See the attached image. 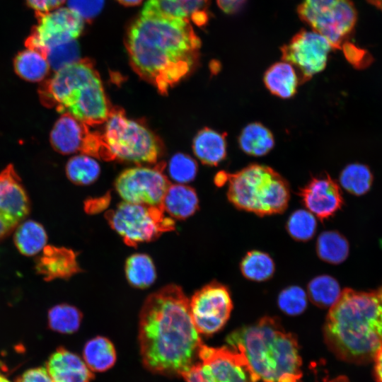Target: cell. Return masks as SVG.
Masks as SVG:
<instances>
[{
    "instance_id": "obj_1",
    "label": "cell",
    "mask_w": 382,
    "mask_h": 382,
    "mask_svg": "<svg viewBox=\"0 0 382 382\" xmlns=\"http://www.w3.org/2000/svg\"><path fill=\"white\" fill-rule=\"evenodd\" d=\"M125 46L134 71L165 93L192 71L201 42L189 20L142 8Z\"/></svg>"
},
{
    "instance_id": "obj_2",
    "label": "cell",
    "mask_w": 382,
    "mask_h": 382,
    "mask_svg": "<svg viewBox=\"0 0 382 382\" xmlns=\"http://www.w3.org/2000/svg\"><path fill=\"white\" fill-rule=\"evenodd\" d=\"M139 341L143 362L151 371L182 376L195 362L202 343L180 286L168 285L146 299Z\"/></svg>"
},
{
    "instance_id": "obj_3",
    "label": "cell",
    "mask_w": 382,
    "mask_h": 382,
    "mask_svg": "<svg viewBox=\"0 0 382 382\" xmlns=\"http://www.w3.org/2000/svg\"><path fill=\"white\" fill-rule=\"evenodd\" d=\"M323 335L340 359L357 364L373 360L382 346V301L378 292L343 290L330 308Z\"/></svg>"
},
{
    "instance_id": "obj_4",
    "label": "cell",
    "mask_w": 382,
    "mask_h": 382,
    "mask_svg": "<svg viewBox=\"0 0 382 382\" xmlns=\"http://www.w3.org/2000/svg\"><path fill=\"white\" fill-rule=\"evenodd\" d=\"M226 342L245 358L253 382H301L297 340L277 318L265 316L237 329Z\"/></svg>"
},
{
    "instance_id": "obj_5",
    "label": "cell",
    "mask_w": 382,
    "mask_h": 382,
    "mask_svg": "<svg viewBox=\"0 0 382 382\" xmlns=\"http://www.w3.org/2000/svg\"><path fill=\"white\" fill-rule=\"evenodd\" d=\"M41 103L67 112L86 125L105 122L108 102L98 72L86 59L55 71L39 89Z\"/></svg>"
},
{
    "instance_id": "obj_6",
    "label": "cell",
    "mask_w": 382,
    "mask_h": 382,
    "mask_svg": "<svg viewBox=\"0 0 382 382\" xmlns=\"http://www.w3.org/2000/svg\"><path fill=\"white\" fill-rule=\"evenodd\" d=\"M228 200L238 209L258 216L280 214L288 206L287 182L272 168L259 164L248 166L228 175Z\"/></svg>"
},
{
    "instance_id": "obj_7",
    "label": "cell",
    "mask_w": 382,
    "mask_h": 382,
    "mask_svg": "<svg viewBox=\"0 0 382 382\" xmlns=\"http://www.w3.org/2000/svg\"><path fill=\"white\" fill-rule=\"evenodd\" d=\"M100 139V152L108 158L137 163L156 161L161 152L157 137L144 125L128 118L120 109H110Z\"/></svg>"
},
{
    "instance_id": "obj_8",
    "label": "cell",
    "mask_w": 382,
    "mask_h": 382,
    "mask_svg": "<svg viewBox=\"0 0 382 382\" xmlns=\"http://www.w3.org/2000/svg\"><path fill=\"white\" fill-rule=\"evenodd\" d=\"M110 226L129 246L149 242L173 231L175 223L162 207L123 202L106 214Z\"/></svg>"
},
{
    "instance_id": "obj_9",
    "label": "cell",
    "mask_w": 382,
    "mask_h": 382,
    "mask_svg": "<svg viewBox=\"0 0 382 382\" xmlns=\"http://www.w3.org/2000/svg\"><path fill=\"white\" fill-rule=\"evenodd\" d=\"M300 18L323 36L332 48H345L357 13L350 0H304L298 7Z\"/></svg>"
},
{
    "instance_id": "obj_10",
    "label": "cell",
    "mask_w": 382,
    "mask_h": 382,
    "mask_svg": "<svg viewBox=\"0 0 382 382\" xmlns=\"http://www.w3.org/2000/svg\"><path fill=\"white\" fill-rule=\"evenodd\" d=\"M197 358L183 374L185 382H253L245 358L232 348L202 344Z\"/></svg>"
},
{
    "instance_id": "obj_11",
    "label": "cell",
    "mask_w": 382,
    "mask_h": 382,
    "mask_svg": "<svg viewBox=\"0 0 382 382\" xmlns=\"http://www.w3.org/2000/svg\"><path fill=\"white\" fill-rule=\"evenodd\" d=\"M36 16L37 24L27 38L25 45L45 57L52 47L76 40L84 27V20L68 7L36 13Z\"/></svg>"
},
{
    "instance_id": "obj_12",
    "label": "cell",
    "mask_w": 382,
    "mask_h": 382,
    "mask_svg": "<svg viewBox=\"0 0 382 382\" xmlns=\"http://www.w3.org/2000/svg\"><path fill=\"white\" fill-rule=\"evenodd\" d=\"M194 325L200 334L212 335L221 329L228 321L233 303L228 288L212 282L196 291L189 301Z\"/></svg>"
},
{
    "instance_id": "obj_13",
    "label": "cell",
    "mask_w": 382,
    "mask_h": 382,
    "mask_svg": "<svg viewBox=\"0 0 382 382\" xmlns=\"http://www.w3.org/2000/svg\"><path fill=\"white\" fill-rule=\"evenodd\" d=\"M170 184L158 168L133 167L122 171L115 186L124 202L162 207Z\"/></svg>"
},
{
    "instance_id": "obj_14",
    "label": "cell",
    "mask_w": 382,
    "mask_h": 382,
    "mask_svg": "<svg viewBox=\"0 0 382 382\" xmlns=\"http://www.w3.org/2000/svg\"><path fill=\"white\" fill-rule=\"evenodd\" d=\"M332 49L319 33L302 30L282 47V58L294 67L299 81L303 83L325 69Z\"/></svg>"
},
{
    "instance_id": "obj_15",
    "label": "cell",
    "mask_w": 382,
    "mask_h": 382,
    "mask_svg": "<svg viewBox=\"0 0 382 382\" xmlns=\"http://www.w3.org/2000/svg\"><path fill=\"white\" fill-rule=\"evenodd\" d=\"M30 203L12 165L0 172V239L7 236L28 214Z\"/></svg>"
},
{
    "instance_id": "obj_16",
    "label": "cell",
    "mask_w": 382,
    "mask_h": 382,
    "mask_svg": "<svg viewBox=\"0 0 382 382\" xmlns=\"http://www.w3.org/2000/svg\"><path fill=\"white\" fill-rule=\"evenodd\" d=\"M50 142L55 151L63 154L100 153L101 147L100 135L91 134L86 124L67 112H64L53 126Z\"/></svg>"
},
{
    "instance_id": "obj_17",
    "label": "cell",
    "mask_w": 382,
    "mask_h": 382,
    "mask_svg": "<svg viewBox=\"0 0 382 382\" xmlns=\"http://www.w3.org/2000/svg\"><path fill=\"white\" fill-rule=\"evenodd\" d=\"M299 194L307 209L321 220L332 216L343 203L338 185L329 175L313 178Z\"/></svg>"
},
{
    "instance_id": "obj_18",
    "label": "cell",
    "mask_w": 382,
    "mask_h": 382,
    "mask_svg": "<svg viewBox=\"0 0 382 382\" xmlns=\"http://www.w3.org/2000/svg\"><path fill=\"white\" fill-rule=\"evenodd\" d=\"M45 367L53 382H91L93 377L84 360L63 347L51 354Z\"/></svg>"
},
{
    "instance_id": "obj_19",
    "label": "cell",
    "mask_w": 382,
    "mask_h": 382,
    "mask_svg": "<svg viewBox=\"0 0 382 382\" xmlns=\"http://www.w3.org/2000/svg\"><path fill=\"white\" fill-rule=\"evenodd\" d=\"M35 270L45 280L69 278L79 271L74 251L46 245L35 261Z\"/></svg>"
},
{
    "instance_id": "obj_20",
    "label": "cell",
    "mask_w": 382,
    "mask_h": 382,
    "mask_svg": "<svg viewBox=\"0 0 382 382\" xmlns=\"http://www.w3.org/2000/svg\"><path fill=\"white\" fill-rule=\"evenodd\" d=\"M208 1L209 0H146L143 8L187 19L197 25H202L208 19Z\"/></svg>"
},
{
    "instance_id": "obj_21",
    "label": "cell",
    "mask_w": 382,
    "mask_h": 382,
    "mask_svg": "<svg viewBox=\"0 0 382 382\" xmlns=\"http://www.w3.org/2000/svg\"><path fill=\"white\" fill-rule=\"evenodd\" d=\"M192 149L196 157L203 163L217 165L226 155L225 136L214 129L204 128L194 137Z\"/></svg>"
},
{
    "instance_id": "obj_22",
    "label": "cell",
    "mask_w": 382,
    "mask_h": 382,
    "mask_svg": "<svg viewBox=\"0 0 382 382\" xmlns=\"http://www.w3.org/2000/svg\"><path fill=\"white\" fill-rule=\"evenodd\" d=\"M199 200L194 189L183 184L170 185L164 195L162 207L171 216L185 219L198 209Z\"/></svg>"
},
{
    "instance_id": "obj_23",
    "label": "cell",
    "mask_w": 382,
    "mask_h": 382,
    "mask_svg": "<svg viewBox=\"0 0 382 382\" xmlns=\"http://www.w3.org/2000/svg\"><path fill=\"white\" fill-rule=\"evenodd\" d=\"M264 82L274 96L289 98L295 94L300 81L294 67L283 61L272 64L266 71Z\"/></svg>"
},
{
    "instance_id": "obj_24",
    "label": "cell",
    "mask_w": 382,
    "mask_h": 382,
    "mask_svg": "<svg viewBox=\"0 0 382 382\" xmlns=\"http://www.w3.org/2000/svg\"><path fill=\"white\" fill-rule=\"evenodd\" d=\"M238 143L246 154L260 156L267 154L274 146V139L272 132L260 123L254 122L242 130Z\"/></svg>"
},
{
    "instance_id": "obj_25",
    "label": "cell",
    "mask_w": 382,
    "mask_h": 382,
    "mask_svg": "<svg viewBox=\"0 0 382 382\" xmlns=\"http://www.w3.org/2000/svg\"><path fill=\"white\" fill-rule=\"evenodd\" d=\"M83 360L92 371H104L111 368L116 360L112 343L104 337L88 341L83 349Z\"/></svg>"
},
{
    "instance_id": "obj_26",
    "label": "cell",
    "mask_w": 382,
    "mask_h": 382,
    "mask_svg": "<svg viewBox=\"0 0 382 382\" xmlns=\"http://www.w3.org/2000/svg\"><path fill=\"white\" fill-rule=\"evenodd\" d=\"M47 236L43 226L32 220L18 226L14 234V243L20 253L25 255H34L46 246Z\"/></svg>"
},
{
    "instance_id": "obj_27",
    "label": "cell",
    "mask_w": 382,
    "mask_h": 382,
    "mask_svg": "<svg viewBox=\"0 0 382 382\" xmlns=\"http://www.w3.org/2000/svg\"><path fill=\"white\" fill-rule=\"evenodd\" d=\"M13 65L21 78L33 82L42 80L50 68L47 58L42 53L29 48L16 55Z\"/></svg>"
},
{
    "instance_id": "obj_28",
    "label": "cell",
    "mask_w": 382,
    "mask_h": 382,
    "mask_svg": "<svg viewBox=\"0 0 382 382\" xmlns=\"http://www.w3.org/2000/svg\"><path fill=\"white\" fill-rule=\"evenodd\" d=\"M316 252L322 260L331 264H340L348 256L349 244L340 233L335 231H324L318 238Z\"/></svg>"
},
{
    "instance_id": "obj_29",
    "label": "cell",
    "mask_w": 382,
    "mask_h": 382,
    "mask_svg": "<svg viewBox=\"0 0 382 382\" xmlns=\"http://www.w3.org/2000/svg\"><path fill=\"white\" fill-rule=\"evenodd\" d=\"M126 277L131 285L144 289L152 284L156 277L151 258L145 254H134L125 263Z\"/></svg>"
},
{
    "instance_id": "obj_30",
    "label": "cell",
    "mask_w": 382,
    "mask_h": 382,
    "mask_svg": "<svg viewBox=\"0 0 382 382\" xmlns=\"http://www.w3.org/2000/svg\"><path fill=\"white\" fill-rule=\"evenodd\" d=\"M341 293L337 281L329 275L316 277L308 284L309 299L316 306L321 308L333 306L340 298Z\"/></svg>"
},
{
    "instance_id": "obj_31",
    "label": "cell",
    "mask_w": 382,
    "mask_h": 382,
    "mask_svg": "<svg viewBox=\"0 0 382 382\" xmlns=\"http://www.w3.org/2000/svg\"><path fill=\"white\" fill-rule=\"evenodd\" d=\"M240 268L245 278L252 281L263 282L272 277L274 262L267 253L251 250L242 259Z\"/></svg>"
},
{
    "instance_id": "obj_32",
    "label": "cell",
    "mask_w": 382,
    "mask_h": 382,
    "mask_svg": "<svg viewBox=\"0 0 382 382\" xmlns=\"http://www.w3.org/2000/svg\"><path fill=\"white\" fill-rule=\"evenodd\" d=\"M68 178L78 185H89L97 180L100 173L98 162L88 154L71 158L66 166Z\"/></svg>"
},
{
    "instance_id": "obj_33",
    "label": "cell",
    "mask_w": 382,
    "mask_h": 382,
    "mask_svg": "<svg viewBox=\"0 0 382 382\" xmlns=\"http://www.w3.org/2000/svg\"><path fill=\"white\" fill-rule=\"evenodd\" d=\"M82 314L76 307L60 304L48 312L49 327L58 332L70 334L76 332L81 324Z\"/></svg>"
},
{
    "instance_id": "obj_34",
    "label": "cell",
    "mask_w": 382,
    "mask_h": 382,
    "mask_svg": "<svg viewBox=\"0 0 382 382\" xmlns=\"http://www.w3.org/2000/svg\"><path fill=\"white\" fill-rule=\"evenodd\" d=\"M373 181L372 174L367 166L353 163L346 166L340 177L341 185L349 192L361 195L369 191Z\"/></svg>"
},
{
    "instance_id": "obj_35",
    "label": "cell",
    "mask_w": 382,
    "mask_h": 382,
    "mask_svg": "<svg viewBox=\"0 0 382 382\" xmlns=\"http://www.w3.org/2000/svg\"><path fill=\"white\" fill-rule=\"evenodd\" d=\"M286 226L291 238L299 241H307L315 235L317 222L311 212L298 209L290 215Z\"/></svg>"
},
{
    "instance_id": "obj_36",
    "label": "cell",
    "mask_w": 382,
    "mask_h": 382,
    "mask_svg": "<svg viewBox=\"0 0 382 382\" xmlns=\"http://www.w3.org/2000/svg\"><path fill=\"white\" fill-rule=\"evenodd\" d=\"M277 303L279 308L286 315L298 316L307 307V296L301 287L290 286L279 293Z\"/></svg>"
},
{
    "instance_id": "obj_37",
    "label": "cell",
    "mask_w": 382,
    "mask_h": 382,
    "mask_svg": "<svg viewBox=\"0 0 382 382\" xmlns=\"http://www.w3.org/2000/svg\"><path fill=\"white\" fill-rule=\"evenodd\" d=\"M197 172V164L190 156L183 153L173 155L168 163V173L178 184H185L194 180Z\"/></svg>"
},
{
    "instance_id": "obj_38",
    "label": "cell",
    "mask_w": 382,
    "mask_h": 382,
    "mask_svg": "<svg viewBox=\"0 0 382 382\" xmlns=\"http://www.w3.org/2000/svg\"><path fill=\"white\" fill-rule=\"evenodd\" d=\"M46 58L50 67L57 71L79 60V48L76 40L70 41L50 49Z\"/></svg>"
},
{
    "instance_id": "obj_39",
    "label": "cell",
    "mask_w": 382,
    "mask_h": 382,
    "mask_svg": "<svg viewBox=\"0 0 382 382\" xmlns=\"http://www.w3.org/2000/svg\"><path fill=\"white\" fill-rule=\"evenodd\" d=\"M104 0H68V8L83 20H91L102 10Z\"/></svg>"
},
{
    "instance_id": "obj_40",
    "label": "cell",
    "mask_w": 382,
    "mask_h": 382,
    "mask_svg": "<svg viewBox=\"0 0 382 382\" xmlns=\"http://www.w3.org/2000/svg\"><path fill=\"white\" fill-rule=\"evenodd\" d=\"M16 382H53L46 367L32 368L23 372Z\"/></svg>"
},
{
    "instance_id": "obj_41",
    "label": "cell",
    "mask_w": 382,
    "mask_h": 382,
    "mask_svg": "<svg viewBox=\"0 0 382 382\" xmlns=\"http://www.w3.org/2000/svg\"><path fill=\"white\" fill-rule=\"evenodd\" d=\"M35 13H47L58 8L66 0H25Z\"/></svg>"
},
{
    "instance_id": "obj_42",
    "label": "cell",
    "mask_w": 382,
    "mask_h": 382,
    "mask_svg": "<svg viewBox=\"0 0 382 382\" xmlns=\"http://www.w3.org/2000/svg\"><path fill=\"white\" fill-rule=\"evenodd\" d=\"M246 0H216L219 7L224 13L233 14L239 11Z\"/></svg>"
},
{
    "instance_id": "obj_43",
    "label": "cell",
    "mask_w": 382,
    "mask_h": 382,
    "mask_svg": "<svg viewBox=\"0 0 382 382\" xmlns=\"http://www.w3.org/2000/svg\"><path fill=\"white\" fill-rule=\"evenodd\" d=\"M374 360V374L378 382H382V346L376 352Z\"/></svg>"
},
{
    "instance_id": "obj_44",
    "label": "cell",
    "mask_w": 382,
    "mask_h": 382,
    "mask_svg": "<svg viewBox=\"0 0 382 382\" xmlns=\"http://www.w3.org/2000/svg\"><path fill=\"white\" fill-rule=\"evenodd\" d=\"M121 4L124 6H136L139 4L142 0H117Z\"/></svg>"
},
{
    "instance_id": "obj_45",
    "label": "cell",
    "mask_w": 382,
    "mask_h": 382,
    "mask_svg": "<svg viewBox=\"0 0 382 382\" xmlns=\"http://www.w3.org/2000/svg\"><path fill=\"white\" fill-rule=\"evenodd\" d=\"M370 4L382 11V0H366Z\"/></svg>"
},
{
    "instance_id": "obj_46",
    "label": "cell",
    "mask_w": 382,
    "mask_h": 382,
    "mask_svg": "<svg viewBox=\"0 0 382 382\" xmlns=\"http://www.w3.org/2000/svg\"><path fill=\"white\" fill-rule=\"evenodd\" d=\"M330 382H349V381L345 377L340 376L330 381Z\"/></svg>"
},
{
    "instance_id": "obj_47",
    "label": "cell",
    "mask_w": 382,
    "mask_h": 382,
    "mask_svg": "<svg viewBox=\"0 0 382 382\" xmlns=\"http://www.w3.org/2000/svg\"><path fill=\"white\" fill-rule=\"evenodd\" d=\"M0 382H12L7 377L0 373Z\"/></svg>"
},
{
    "instance_id": "obj_48",
    "label": "cell",
    "mask_w": 382,
    "mask_h": 382,
    "mask_svg": "<svg viewBox=\"0 0 382 382\" xmlns=\"http://www.w3.org/2000/svg\"><path fill=\"white\" fill-rule=\"evenodd\" d=\"M378 294L382 301V287L380 289V290L378 291Z\"/></svg>"
}]
</instances>
